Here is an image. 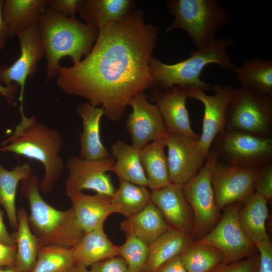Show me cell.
I'll list each match as a JSON object with an SVG mask.
<instances>
[{
    "instance_id": "cell-11",
    "label": "cell",
    "mask_w": 272,
    "mask_h": 272,
    "mask_svg": "<svg viewBox=\"0 0 272 272\" xmlns=\"http://www.w3.org/2000/svg\"><path fill=\"white\" fill-rule=\"evenodd\" d=\"M188 97L202 103L204 106L202 133L198 140L201 153L206 160L216 136L225 128L227 107L231 102L234 89L230 85H212L214 94L207 95L201 89L183 88Z\"/></svg>"
},
{
    "instance_id": "cell-5",
    "label": "cell",
    "mask_w": 272,
    "mask_h": 272,
    "mask_svg": "<svg viewBox=\"0 0 272 272\" xmlns=\"http://www.w3.org/2000/svg\"><path fill=\"white\" fill-rule=\"evenodd\" d=\"M234 43L230 38H217L207 47L192 51L187 59L172 64H166L153 57L150 69L154 87L164 91L175 86L193 87L205 92L208 91L212 85L200 79L202 72L211 63L217 64L225 71L233 72L236 66L228 50Z\"/></svg>"
},
{
    "instance_id": "cell-46",
    "label": "cell",
    "mask_w": 272,
    "mask_h": 272,
    "mask_svg": "<svg viewBox=\"0 0 272 272\" xmlns=\"http://www.w3.org/2000/svg\"><path fill=\"white\" fill-rule=\"evenodd\" d=\"M71 272H91L90 270L87 269V267L76 265L75 267L72 269Z\"/></svg>"
},
{
    "instance_id": "cell-4",
    "label": "cell",
    "mask_w": 272,
    "mask_h": 272,
    "mask_svg": "<svg viewBox=\"0 0 272 272\" xmlns=\"http://www.w3.org/2000/svg\"><path fill=\"white\" fill-rule=\"evenodd\" d=\"M39 183L38 177L32 175L23 179L20 186V192L29 205V224L39 246L74 247L84 233L72 209L60 211L47 203L40 194Z\"/></svg>"
},
{
    "instance_id": "cell-32",
    "label": "cell",
    "mask_w": 272,
    "mask_h": 272,
    "mask_svg": "<svg viewBox=\"0 0 272 272\" xmlns=\"http://www.w3.org/2000/svg\"><path fill=\"white\" fill-rule=\"evenodd\" d=\"M119 180V186L111 197V201L117 213L128 218L141 211L151 201V192L146 186Z\"/></svg>"
},
{
    "instance_id": "cell-22",
    "label": "cell",
    "mask_w": 272,
    "mask_h": 272,
    "mask_svg": "<svg viewBox=\"0 0 272 272\" xmlns=\"http://www.w3.org/2000/svg\"><path fill=\"white\" fill-rule=\"evenodd\" d=\"M120 226L125 235H132L149 246L170 227L151 201L141 211L122 222Z\"/></svg>"
},
{
    "instance_id": "cell-47",
    "label": "cell",
    "mask_w": 272,
    "mask_h": 272,
    "mask_svg": "<svg viewBox=\"0 0 272 272\" xmlns=\"http://www.w3.org/2000/svg\"><path fill=\"white\" fill-rule=\"evenodd\" d=\"M0 272H20L15 267H7L5 269L0 268Z\"/></svg>"
},
{
    "instance_id": "cell-7",
    "label": "cell",
    "mask_w": 272,
    "mask_h": 272,
    "mask_svg": "<svg viewBox=\"0 0 272 272\" xmlns=\"http://www.w3.org/2000/svg\"><path fill=\"white\" fill-rule=\"evenodd\" d=\"M225 129L272 138V96L242 86L234 89Z\"/></svg>"
},
{
    "instance_id": "cell-34",
    "label": "cell",
    "mask_w": 272,
    "mask_h": 272,
    "mask_svg": "<svg viewBox=\"0 0 272 272\" xmlns=\"http://www.w3.org/2000/svg\"><path fill=\"white\" fill-rule=\"evenodd\" d=\"M76 265L71 248L41 246L31 272H71Z\"/></svg>"
},
{
    "instance_id": "cell-38",
    "label": "cell",
    "mask_w": 272,
    "mask_h": 272,
    "mask_svg": "<svg viewBox=\"0 0 272 272\" xmlns=\"http://www.w3.org/2000/svg\"><path fill=\"white\" fill-rule=\"evenodd\" d=\"M90 267L91 272H130L125 261L120 256L103 260Z\"/></svg>"
},
{
    "instance_id": "cell-35",
    "label": "cell",
    "mask_w": 272,
    "mask_h": 272,
    "mask_svg": "<svg viewBox=\"0 0 272 272\" xmlns=\"http://www.w3.org/2000/svg\"><path fill=\"white\" fill-rule=\"evenodd\" d=\"M125 242L119 246V256L125 261L130 272H144L149 246L132 235H125Z\"/></svg>"
},
{
    "instance_id": "cell-27",
    "label": "cell",
    "mask_w": 272,
    "mask_h": 272,
    "mask_svg": "<svg viewBox=\"0 0 272 272\" xmlns=\"http://www.w3.org/2000/svg\"><path fill=\"white\" fill-rule=\"evenodd\" d=\"M164 138L149 143L141 150V159L148 182V188L154 190L165 187L170 180Z\"/></svg>"
},
{
    "instance_id": "cell-10",
    "label": "cell",
    "mask_w": 272,
    "mask_h": 272,
    "mask_svg": "<svg viewBox=\"0 0 272 272\" xmlns=\"http://www.w3.org/2000/svg\"><path fill=\"white\" fill-rule=\"evenodd\" d=\"M244 203L235 202L224 208L214 227L203 238L195 241L217 248L226 263L239 261L258 252L255 244L246 235L238 221V213Z\"/></svg>"
},
{
    "instance_id": "cell-41",
    "label": "cell",
    "mask_w": 272,
    "mask_h": 272,
    "mask_svg": "<svg viewBox=\"0 0 272 272\" xmlns=\"http://www.w3.org/2000/svg\"><path fill=\"white\" fill-rule=\"evenodd\" d=\"M16 245H8L0 242V268L15 267L16 258Z\"/></svg>"
},
{
    "instance_id": "cell-44",
    "label": "cell",
    "mask_w": 272,
    "mask_h": 272,
    "mask_svg": "<svg viewBox=\"0 0 272 272\" xmlns=\"http://www.w3.org/2000/svg\"><path fill=\"white\" fill-rule=\"evenodd\" d=\"M4 1L0 0V51L3 49L9 36L8 28L4 21L2 15V8Z\"/></svg>"
},
{
    "instance_id": "cell-9",
    "label": "cell",
    "mask_w": 272,
    "mask_h": 272,
    "mask_svg": "<svg viewBox=\"0 0 272 272\" xmlns=\"http://www.w3.org/2000/svg\"><path fill=\"white\" fill-rule=\"evenodd\" d=\"M211 148L219 160L230 165L256 168L272 160V138L224 129Z\"/></svg>"
},
{
    "instance_id": "cell-31",
    "label": "cell",
    "mask_w": 272,
    "mask_h": 272,
    "mask_svg": "<svg viewBox=\"0 0 272 272\" xmlns=\"http://www.w3.org/2000/svg\"><path fill=\"white\" fill-rule=\"evenodd\" d=\"M32 175V168L28 163L18 165L11 171L0 164V204L6 212L11 226L15 230L18 227L15 203L17 188L20 181Z\"/></svg>"
},
{
    "instance_id": "cell-45",
    "label": "cell",
    "mask_w": 272,
    "mask_h": 272,
    "mask_svg": "<svg viewBox=\"0 0 272 272\" xmlns=\"http://www.w3.org/2000/svg\"><path fill=\"white\" fill-rule=\"evenodd\" d=\"M17 89V85L15 84L11 86H5L0 84V94L6 98L11 105L14 102Z\"/></svg>"
},
{
    "instance_id": "cell-3",
    "label": "cell",
    "mask_w": 272,
    "mask_h": 272,
    "mask_svg": "<svg viewBox=\"0 0 272 272\" xmlns=\"http://www.w3.org/2000/svg\"><path fill=\"white\" fill-rule=\"evenodd\" d=\"M47 61V80L58 76L60 60L69 56L74 64L87 55L99 31L48 8L37 23Z\"/></svg>"
},
{
    "instance_id": "cell-37",
    "label": "cell",
    "mask_w": 272,
    "mask_h": 272,
    "mask_svg": "<svg viewBox=\"0 0 272 272\" xmlns=\"http://www.w3.org/2000/svg\"><path fill=\"white\" fill-rule=\"evenodd\" d=\"M259 260V254L257 253L239 261L222 262L209 272H257Z\"/></svg>"
},
{
    "instance_id": "cell-21",
    "label": "cell",
    "mask_w": 272,
    "mask_h": 272,
    "mask_svg": "<svg viewBox=\"0 0 272 272\" xmlns=\"http://www.w3.org/2000/svg\"><path fill=\"white\" fill-rule=\"evenodd\" d=\"M76 265L86 267L103 260L119 256V246L108 238L101 224L84 235L71 248Z\"/></svg>"
},
{
    "instance_id": "cell-24",
    "label": "cell",
    "mask_w": 272,
    "mask_h": 272,
    "mask_svg": "<svg viewBox=\"0 0 272 272\" xmlns=\"http://www.w3.org/2000/svg\"><path fill=\"white\" fill-rule=\"evenodd\" d=\"M195 241L192 233L169 227L149 245V253L144 272H155L170 258L180 255Z\"/></svg>"
},
{
    "instance_id": "cell-33",
    "label": "cell",
    "mask_w": 272,
    "mask_h": 272,
    "mask_svg": "<svg viewBox=\"0 0 272 272\" xmlns=\"http://www.w3.org/2000/svg\"><path fill=\"white\" fill-rule=\"evenodd\" d=\"M182 263L188 272H209L224 262V256L216 247L194 241L181 254Z\"/></svg>"
},
{
    "instance_id": "cell-19",
    "label": "cell",
    "mask_w": 272,
    "mask_h": 272,
    "mask_svg": "<svg viewBox=\"0 0 272 272\" xmlns=\"http://www.w3.org/2000/svg\"><path fill=\"white\" fill-rule=\"evenodd\" d=\"M66 193L72 202L71 208L76 222L84 234L104 224L110 215L117 213L111 202V197L76 191Z\"/></svg>"
},
{
    "instance_id": "cell-12",
    "label": "cell",
    "mask_w": 272,
    "mask_h": 272,
    "mask_svg": "<svg viewBox=\"0 0 272 272\" xmlns=\"http://www.w3.org/2000/svg\"><path fill=\"white\" fill-rule=\"evenodd\" d=\"M256 168L230 165L218 159L211 180L216 204L220 210L235 202L244 203L255 192Z\"/></svg>"
},
{
    "instance_id": "cell-30",
    "label": "cell",
    "mask_w": 272,
    "mask_h": 272,
    "mask_svg": "<svg viewBox=\"0 0 272 272\" xmlns=\"http://www.w3.org/2000/svg\"><path fill=\"white\" fill-rule=\"evenodd\" d=\"M233 72L241 86L272 96V61L253 57L235 66Z\"/></svg>"
},
{
    "instance_id": "cell-17",
    "label": "cell",
    "mask_w": 272,
    "mask_h": 272,
    "mask_svg": "<svg viewBox=\"0 0 272 272\" xmlns=\"http://www.w3.org/2000/svg\"><path fill=\"white\" fill-rule=\"evenodd\" d=\"M150 97L156 103L168 132L199 139L200 135L191 126L186 107L188 97L184 88L174 86L166 91L156 88Z\"/></svg>"
},
{
    "instance_id": "cell-43",
    "label": "cell",
    "mask_w": 272,
    "mask_h": 272,
    "mask_svg": "<svg viewBox=\"0 0 272 272\" xmlns=\"http://www.w3.org/2000/svg\"><path fill=\"white\" fill-rule=\"evenodd\" d=\"M0 242L8 245H15L13 235L10 234L4 222V212L0 208Z\"/></svg>"
},
{
    "instance_id": "cell-6",
    "label": "cell",
    "mask_w": 272,
    "mask_h": 272,
    "mask_svg": "<svg viewBox=\"0 0 272 272\" xmlns=\"http://www.w3.org/2000/svg\"><path fill=\"white\" fill-rule=\"evenodd\" d=\"M166 6L174 21L165 31H186L196 50L215 41L219 30L231 19L230 14L216 0H171Z\"/></svg>"
},
{
    "instance_id": "cell-29",
    "label": "cell",
    "mask_w": 272,
    "mask_h": 272,
    "mask_svg": "<svg viewBox=\"0 0 272 272\" xmlns=\"http://www.w3.org/2000/svg\"><path fill=\"white\" fill-rule=\"evenodd\" d=\"M18 227L13 235L17 247L15 267L20 272H31L37 260L39 244L31 231L28 215L22 207L17 213Z\"/></svg>"
},
{
    "instance_id": "cell-25",
    "label": "cell",
    "mask_w": 272,
    "mask_h": 272,
    "mask_svg": "<svg viewBox=\"0 0 272 272\" xmlns=\"http://www.w3.org/2000/svg\"><path fill=\"white\" fill-rule=\"evenodd\" d=\"M131 0H83L79 13L85 24L98 31L133 10Z\"/></svg>"
},
{
    "instance_id": "cell-40",
    "label": "cell",
    "mask_w": 272,
    "mask_h": 272,
    "mask_svg": "<svg viewBox=\"0 0 272 272\" xmlns=\"http://www.w3.org/2000/svg\"><path fill=\"white\" fill-rule=\"evenodd\" d=\"M83 0H48L47 8L56 12L75 19Z\"/></svg>"
},
{
    "instance_id": "cell-23",
    "label": "cell",
    "mask_w": 272,
    "mask_h": 272,
    "mask_svg": "<svg viewBox=\"0 0 272 272\" xmlns=\"http://www.w3.org/2000/svg\"><path fill=\"white\" fill-rule=\"evenodd\" d=\"M47 4L48 0L4 1L2 15L9 36H17L37 23Z\"/></svg>"
},
{
    "instance_id": "cell-1",
    "label": "cell",
    "mask_w": 272,
    "mask_h": 272,
    "mask_svg": "<svg viewBox=\"0 0 272 272\" xmlns=\"http://www.w3.org/2000/svg\"><path fill=\"white\" fill-rule=\"evenodd\" d=\"M158 33L141 10H133L99 31L84 59L60 67L58 87L100 106L110 120H120L135 96L154 87L150 63Z\"/></svg>"
},
{
    "instance_id": "cell-16",
    "label": "cell",
    "mask_w": 272,
    "mask_h": 272,
    "mask_svg": "<svg viewBox=\"0 0 272 272\" xmlns=\"http://www.w3.org/2000/svg\"><path fill=\"white\" fill-rule=\"evenodd\" d=\"M131 107L126 121L131 144L141 150L150 142L164 138L168 129L156 104L149 102L145 92L135 96L130 102Z\"/></svg>"
},
{
    "instance_id": "cell-15",
    "label": "cell",
    "mask_w": 272,
    "mask_h": 272,
    "mask_svg": "<svg viewBox=\"0 0 272 272\" xmlns=\"http://www.w3.org/2000/svg\"><path fill=\"white\" fill-rule=\"evenodd\" d=\"M164 139L171 181L183 185L194 177L205 164L198 140L169 132Z\"/></svg>"
},
{
    "instance_id": "cell-18",
    "label": "cell",
    "mask_w": 272,
    "mask_h": 272,
    "mask_svg": "<svg viewBox=\"0 0 272 272\" xmlns=\"http://www.w3.org/2000/svg\"><path fill=\"white\" fill-rule=\"evenodd\" d=\"M151 192V201L161 212L170 227L193 233L194 215L185 196L183 185L171 183Z\"/></svg>"
},
{
    "instance_id": "cell-8",
    "label": "cell",
    "mask_w": 272,
    "mask_h": 272,
    "mask_svg": "<svg viewBox=\"0 0 272 272\" xmlns=\"http://www.w3.org/2000/svg\"><path fill=\"white\" fill-rule=\"evenodd\" d=\"M218 156L210 150L205 164L198 174L183 185L186 198L190 205L194 218L192 233L194 239H201L217 224L221 218L217 207L211 183V174Z\"/></svg>"
},
{
    "instance_id": "cell-26",
    "label": "cell",
    "mask_w": 272,
    "mask_h": 272,
    "mask_svg": "<svg viewBox=\"0 0 272 272\" xmlns=\"http://www.w3.org/2000/svg\"><path fill=\"white\" fill-rule=\"evenodd\" d=\"M111 152L115 160L111 171L116 174L119 179L148 187L141 162V150L117 140L112 145Z\"/></svg>"
},
{
    "instance_id": "cell-42",
    "label": "cell",
    "mask_w": 272,
    "mask_h": 272,
    "mask_svg": "<svg viewBox=\"0 0 272 272\" xmlns=\"http://www.w3.org/2000/svg\"><path fill=\"white\" fill-rule=\"evenodd\" d=\"M155 272H188L185 269L180 255L175 256L161 265Z\"/></svg>"
},
{
    "instance_id": "cell-13",
    "label": "cell",
    "mask_w": 272,
    "mask_h": 272,
    "mask_svg": "<svg viewBox=\"0 0 272 272\" xmlns=\"http://www.w3.org/2000/svg\"><path fill=\"white\" fill-rule=\"evenodd\" d=\"M115 162L113 156L93 160L76 156L71 157L66 164L69 175L65 183L66 192L90 189L111 197L115 189L110 176L106 173L111 171Z\"/></svg>"
},
{
    "instance_id": "cell-20",
    "label": "cell",
    "mask_w": 272,
    "mask_h": 272,
    "mask_svg": "<svg viewBox=\"0 0 272 272\" xmlns=\"http://www.w3.org/2000/svg\"><path fill=\"white\" fill-rule=\"evenodd\" d=\"M77 110L83 121V132L79 134L81 146L79 157L92 160L110 157L100 136V121L105 115L104 110L89 102L79 104Z\"/></svg>"
},
{
    "instance_id": "cell-2",
    "label": "cell",
    "mask_w": 272,
    "mask_h": 272,
    "mask_svg": "<svg viewBox=\"0 0 272 272\" xmlns=\"http://www.w3.org/2000/svg\"><path fill=\"white\" fill-rule=\"evenodd\" d=\"M21 120L13 134L1 144L0 152H11L37 161L44 168L40 190L48 193L53 189L64 169L60 154L62 137L57 130L39 122L35 114L25 115L23 104L19 108Z\"/></svg>"
},
{
    "instance_id": "cell-39",
    "label": "cell",
    "mask_w": 272,
    "mask_h": 272,
    "mask_svg": "<svg viewBox=\"0 0 272 272\" xmlns=\"http://www.w3.org/2000/svg\"><path fill=\"white\" fill-rule=\"evenodd\" d=\"M255 245L259 257L257 272H272V242L269 236Z\"/></svg>"
},
{
    "instance_id": "cell-28",
    "label": "cell",
    "mask_w": 272,
    "mask_h": 272,
    "mask_svg": "<svg viewBox=\"0 0 272 272\" xmlns=\"http://www.w3.org/2000/svg\"><path fill=\"white\" fill-rule=\"evenodd\" d=\"M267 201L254 192L243 203L238 213V221L242 230L255 244L268 236L266 229Z\"/></svg>"
},
{
    "instance_id": "cell-36",
    "label": "cell",
    "mask_w": 272,
    "mask_h": 272,
    "mask_svg": "<svg viewBox=\"0 0 272 272\" xmlns=\"http://www.w3.org/2000/svg\"><path fill=\"white\" fill-rule=\"evenodd\" d=\"M254 192L267 201L272 198V160L256 168L254 181Z\"/></svg>"
},
{
    "instance_id": "cell-14",
    "label": "cell",
    "mask_w": 272,
    "mask_h": 272,
    "mask_svg": "<svg viewBox=\"0 0 272 272\" xmlns=\"http://www.w3.org/2000/svg\"><path fill=\"white\" fill-rule=\"evenodd\" d=\"M37 23L17 36L21 48L19 57L9 66H0V82L6 86L14 84L20 86L19 100L21 103L23 102L27 79L35 75L37 63L45 56Z\"/></svg>"
}]
</instances>
